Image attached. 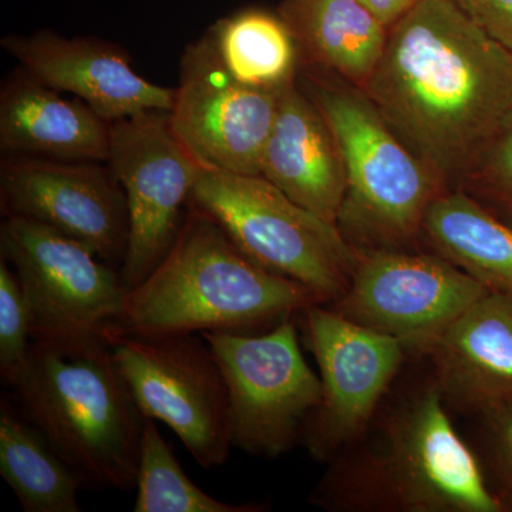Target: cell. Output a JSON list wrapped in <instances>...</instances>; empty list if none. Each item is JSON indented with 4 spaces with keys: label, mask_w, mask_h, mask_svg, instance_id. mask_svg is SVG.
<instances>
[{
    "label": "cell",
    "mask_w": 512,
    "mask_h": 512,
    "mask_svg": "<svg viewBox=\"0 0 512 512\" xmlns=\"http://www.w3.org/2000/svg\"><path fill=\"white\" fill-rule=\"evenodd\" d=\"M359 90L448 191L512 124V52L453 0H420Z\"/></svg>",
    "instance_id": "6da1fadb"
},
{
    "label": "cell",
    "mask_w": 512,
    "mask_h": 512,
    "mask_svg": "<svg viewBox=\"0 0 512 512\" xmlns=\"http://www.w3.org/2000/svg\"><path fill=\"white\" fill-rule=\"evenodd\" d=\"M315 303L306 286L256 265L217 221L188 205L173 247L127 292L114 339L256 333Z\"/></svg>",
    "instance_id": "7a4b0ae2"
},
{
    "label": "cell",
    "mask_w": 512,
    "mask_h": 512,
    "mask_svg": "<svg viewBox=\"0 0 512 512\" xmlns=\"http://www.w3.org/2000/svg\"><path fill=\"white\" fill-rule=\"evenodd\" d=\"M309 497L329 511L503 512L480 461L457 433L436 380L400 404L382 440L340 454Z\"/></svg>",
    "instance_id": "3957f363"
},
{
    "label": "cell",
    "mask_w": 512,
    "mask_h": 512,
    "mask_svg": "<svg viewBox=\"0 0 512 512\" xmlns=\"http://www.w3.org/2000/svg\"><path fill=\"white\" fill-rule=\"evenodd\" d=\"M23 414L94 488L136 487L146 417L111 348L63 353L33 342L10 384Z\"/></svg>",
    "instance_id": "277c9868"
},
{
    "label": "cell",
    "mask_w": 512,
    "mask_h": 512,
    "mask_svg": "<svg viewBox=\"0 0 512 512\" xmlns=\"http://www.w3.org/2000/svg\"><path fill=\"white\" fill-rule=\"evenodd\" d=\"M306 94L329 124L345 164L339 231L357 255L404 249L421 234L431 202L446 188L360 90L311 79Z\"/></svg>",
    "instance_id": "5b68a950"
},
{
    "label": "cell",
    "mask_w": 512,
    "mask_h": 512,
    "mask_svg": "<svg viewBox=\"0 0 512 512\" xmlns=\"http://www.w3.org/2000/svg\"><path fill=\"white\" fill-rule=\"evenodd\" d=\"M188 205L217 221L256 265L306 286L322 305L348 291L359 259L355 249L335 224L262 175L202 168Z\"/></svg>",
    "instance_id": "8992f818"
},
{
    "label": "cell",
    "mask_w": 512,
    "mask_h": 512,
    "mask_svg": "<svg viewBox=\"0 0 512 512\" xmlns=\"http://www.w3.org/2000/svg\"><path fill=\"white\" fill-rule=\"evenodd\" d=\"M0 255L28 299L33 342L72 355L111 348L127 295L119 269L80 242L20 217L2 221Z\"/></svg>",
    "instance_id": "52a82bcc"
},
{
    "label": "cell",
    "mask_w": 512,
    "mask_h": 512,
    "mask_svg": "<svg viewBox=\"0 0 512 512\" xmlns=\"http://www.w3.org/2000/svg\"><path fill=\"white\" fill-rule=\"evenodd\" d=\"M201 336L227 384L232 446L276 458L301 443L322 399V384L302 355L292 318L262 333Z\"/></svg>",
    "instance_id": "ba28073f"
},
{
    "label": "cell",
    "mask_w": 512,
    "mask_h": 512,
    "mask_svg": "<svg viewBox=\"0 0 512 512\" xmlns=\"http://www.w3.org/2000/svg\"><path fill=\"white\" fill-rule=\"evenodd\" d=\"M111 352L146 419L170 427L201 467L225 464L234 448L227 384L201 335L117 336Z\"/></svg>",
    "instance_id": "9c48e42d"
},
{
    "label": "cell",
    "mask_w": 512,
    "mask_h": 512,
    "mask_svg": "<svg viewBox=\"0 0 512 512\" xmlns=\"http://www.w3.org/2000/svg\"><path fill=\"white\" fill-rule=\"evenodd\" d=\"M110 124L107 164L126 194L130 222L120 268L128 292L173 247L202 167L175 136L168 111H148Z\"/></svg>",
    "instance_id": "30bf717a"
},
{
    "label": "cell",
    "mask_w": 512,
    "mask_h": 512,
    "mask_svg": "<svg viewBox=\"0 0 512 512\" xmlns=\"http://www.w3.org/2000/svg\"><path fill=\"white\" fill-rule=\"evenodd\" d=\"M306 343L318 363L322 399L301 443L319 463H330L365 436L407 348L315 303L301 312Z\"/></svg>",
    "instance_id": "8fae6325"
},
{
    "label": "cell",
    "mask_w": 512,
    "mask_h": 512,
    "mask_svg": "<svg viewBox=\"0 0 512 512\" xmlns=\"http://www.w3.org/2000/svg\"><path fill=\"white\" fill-rule=\"evenodd\" d=\"M477 279L439 254L380 249L360 254L348 291L333 311L407 350L431 343L488 293Z\"/></svg>",
    "instance_id": "7c38bea8"
},
{
    "label": "cell",
    "mask_w": 512,
    "mask_h": 512,
    "mask_svg": "<svg viewBox=\"0 0 512 512\" xmlns=\"http://www.w3.org/2000/svg\"><path fill=\"white\" fill-rule=\"evenodd\" d=\"M289 87V86H288ZM284 90L238 83L210 33L185 49L170 123L202 168L261 175V160Z\"/></svg>",
    "instance_id": "4fadbf2b"
},
{
    "label": "cell",
    "mask_w": 512,
    "mask_h": 512,
    "mask_svg": "<svg viewBox=\"0 0 512 512\" xmlns=\"http://www.w3.org/2000/svg\"><path fill=\"white\" fill-rule=\"evenodd\" d=\"M96 163L6 157L2 212L55 229L120 271L130 232L126 194L109 164Z\"/></svg>",
    "instance_id": "5bb4252c"
},
{
    "label": "cell",
    "mask_w": 512,
    "mask_h": 512,
    "mask_svg": "<svg viewBox=\"0 0 512 512\" xmlns=\"http://www.w3.org/2000/svg\"><path fill=\"white\" fill-rule=\"evenodd\" d=\"M2 49L20 69L60 93L74 94L109 123L173 109L175 90L144 79L121 47L49 30L5 36Z\"/></svg>",
    "instance_id": "9a60e30c"
},
{
    "label": "cell",
    "mask_w": 512,
    "mask_h": 512,
    "mask_svg": "<svg viewBox=\"0 0 512 512\" xmlns=\"http://www.w3.org/2000/svg\"><path fill=\"white\" fill-rule=\"evenodd\" d=\"M444 402L483 414L512 403V296L488 292L426 350Z\"/></svg>",
    "instance_id": "2e32d148"
},
{
    "label": "cell",
    "mask_w": 512,
    "mask_h": 512,
    "mask_svg": "<svg viewBox=\"0 0 512 512\" xmlns=\"http://www.w3.org/2000/svg\"><path fill=\"white\" fill-rule=\"evenodd\" d=\"M261 175L291 200L336 225L348 188L345 164L325 117L295 83L279 101Z\"/></svg>",
    "instance_id": "e0dca14e"
},
{
    "label": "cell",
    "mask_w": 512,
    "mask_h": 512,
    "mask_svg": "<svg viewBox=\"0 0 512 512\" xmlns=\"http://www.w3.org/2000/svg\"><path fill=\"white\" fill-rule=\"evenodd\" d=\"M111 124L84 101L67 100L25 70L0 92V150L6 157L107 163Z\"/></svg>",
    "instance_id": "ac0fdd59"
},
{
    "label": "cell",
    "mask_w": 512,
    "mask_h": 512,
    "mask_svg": "<svg viewBox=\"0 0 512 512\" xmlns=\"http://www.w3.org/2000/svg\"><path fill=\"white\" fill-rule=\"evenodd\" d=\"M279 16L299 59L338 73L357 89L375 72L389 32L356 0H284Z\"/></svg>",
    "instance_id": "d6986e66"
},
{
    "label": "cell",
    "mask_w": 512,
    "mask_h": 512,
    "mask_svg": "<svg viewBox=\"0 0 512 512\" xmlns=\"http://www.w3.org/2000/svg\"><path fill=\"white\" fill-rule=\"evenodd\" d=\"M421 234L444 256L490 292L512 296V227L463 190L431 202Z\"/></svg>",
    "instance_id": "ffe728a7"
},
{
    "label": "cell",
    "mask_w": 512,
    "mask_h": 512,
    "mask_svg": "<svg viewBox=\"0 0 512 512\" xmlns=\"http://www.w3.org/2000/svg\"><path fill=\"white\" fill-rule=\"evenodd\" d=\"M0 476L26 512H80L84 481L9 400L0 406Z\"/></svg>",
    "instance_id": "44dd1931"
},
{
    "label": "cell",
    "mask_w": 512,
    "mask_h": 512,
    "mask_svg": "<svg viewBox=\"0 0 512 512\" xmlns=\"http://www.w3.org/2000/svg\"><path fill=\"white\" fill-rule=\"evenodd\" d=\"M228 73L245 86L284 90L295 83L298 47L281 16L244 10L210 30Z\"/></svg>",
    "instance_id": "7402d4cb"
},
{
    "label": "cell",
    "mask_w": 512,
    "mask_h": 512,
    "mask_svg": "<svg viewBox=\"0 0 512 512\" xmlns=\"http://www.w3.org/2000/svg\"><path fill=\"white\" fill-rule=\"evenodd\" d=\"M134 512H264L268 504H229L205 493L185 474L173 448L146 419L137 468Z\"/></svg>",
    "instance_id": "603a6c76"
},
{
    "label": "cell",
    "mask_w": 512,
    "mask_h": 512,
    "mask_svg": "<svg viewBox=\"0 0 512 512\" xmlns=\"http://www.w3.org/2000/svg\"><path fill=\"white\" fill-rule=\"evenodd\" d=\"M32 315L18 276L0 259V376L10 386L32 350Z\"/></svg>",
    "instance_id": "cb8c5ba5"
},
{
    "label": "cell",
    "mask_w": 512,
    "mask_h": 512,
    "mask_svg": "<svg viewBox=\"0 0 512 512\" xmlns=\"http://www.w3.org/2000/svg\"><path fill=\"white\" fill-rule=\"evenodd\" d=\"M491 463L504 495L512 505V403L483 414Z\"/></svg>",
    "instance_id": "d4e9b609"
},
{
    "label": "cell",
    "mask_w": 512,
    "mask_h": 512,
    "mask_svg": "<svg viewBox=\"0 0 512 512\" xmlns=\"http://www.w3.org/2000/svg\"><path fill=\"white\" fill-rule=\"evenodd\" d=\"M478 173L483 175L484 190L512 211V124L490 148Z\"/></svg>",
    "instance_id": "484cf974"
},
{
    "label": "cell",
    "mask_w": 512,
    "mask_h": 512,
    "mask_svg": "<svg viewBox=\"0 0 512 512\" xmlns=\"http://www.w3.org/2000/svg\"><path fill=\"white\" fill-rule=\"evenodd\" d=\"M474 22L512 52V0H453Z\"/></svg>",
    "instance_id": "4316f807"
},
{
    "label": "cell",
    "mask_w": 512,
    "mask_h": 512,
    "mask_svg": "<svg viewBox=\"0 0 512 512\" xmlns=\"http://www.w3.org/2000/svg\"><path fill=\"white\" fill-rule=\"evenodd\" d=\"M387 29L402 19L420 0H356Z\"/></svg>",
    "instance_id": "83f0119b"
}]
</instances>
